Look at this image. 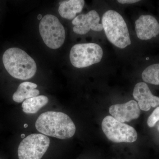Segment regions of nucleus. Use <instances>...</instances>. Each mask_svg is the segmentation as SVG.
<instances>
[{
  "instance_id": "16",
  "label": "nucleus",
  "mask_w": 159,
  "mask_h": 159,
  "mask_svg": "<svg viewBox=\"0 0 159 159\" xmlns=\"http://www.w3.org/2000/svg\"><path fill=\"white\" fill-rule=\"evenodd\" d=\"M159 121V107H157L148 117L147 124L149 127H153L156 123Z\"/></svg>"
},
{
  "instance_id": "3",
  "label": "nucleus",
  "mask_w": 159,
  "mask_h": 159,
  "mask_svg": "<svg viewBox=\"0 0 159 159\" xmlns=\"http://www.w3.org/2000/svg\"><path fill=\"white\" fill-rule=\"evenodd\" d=\"M102 22L106 35L112 44L122 49L130 45L131 42L127 25L119 12L108 10L103 14Z\"/></svg>"
},
{
  "instance_id": "5",
  "label": "nucleus",
  "mask_w": 159,
  "mask_h": 159,
  "mask_svg": "<svg viewBox=\"0 0 159 159\" xmlns=\"http://www.w3.org/2000/svg\"><path fill=\"white\" fill-rule=\"evenodd\" d=\"M103 51L100 46L95 43L77 44L72 47L70 58L72 65L83 68L101 61Z\"/></svg>"
},
{
  "instance_id": "10",
  "label": "nucleus",
  "mask_w": 159,
  "mask_h": 159,
  "mask_svg": "<svg viewBox=\"0 0 159 159\" xmlns=\"http://www.w3.org/2000/svg\"><path fill=\"white\" fill-rule=\"evenodd\" d=\"M135 30L139 39L147 40L159 34V24L151 15H142L135 21Z\"/></svg>"
},
{
  "instance_id": "4",
  "label": "nucleus",
  "mask_w": 159,
  "mask_h": 159,
  "mask_svg": "<svg viewBox=\"0 0 159 159\" xmlns=\"http://www.w3.org/2000/svg\"><path fill=\"white\" fill-rule=\"evenodd\" d=\"M39 31L45 44L50 48H59L65 40L64 28L58 19L53 15H46L42 18Z\"/></svg>"
},
{
  "instance_id": "17",
  "label": "nucleus",
  "mask_w": 159,
  "mask_h": 159,
  "mask_svg": "<svg viewBox=\"0 0 159 159\" xmlns=\"http://www.w3.org/2000/svg\"><path fill=\"white\" fill-rule=\"evenodd\" d=\"M139 0H118V2L121 4H133L139 2Z\"/></svg>"
},
{
  "instance_id": "13",
  "label": "nucleus",
  "mask_w": 159,
  "mask_h": 159,
  "mask_svg": "<svg viewBox=\"0 0 159 159\" xmlns=\"http://www.w3.org/2000/svg\"><path fill=\"white\" fill-rule=\"evenodd\" d=\"M37 87V84L33 83H22L12 96L13 101L20 103L24 102L26 99L37 97L40 93L39 90L35 89Z\"/></svg>"
},
{
  "instance_id": "12",
  "label": "nucleus",
  "mask_w": 159,
  "mask_h": 159,
  "mask_svg": "<svg viewBox=\"0 0 159 159\" xmlns=\"http://www.w3.org/2000/svg\"><path fill=\"white\" fill-rule=\"evenodd\" d=\"M85 2L84 0H69L59 2L58 12L61 17L74 20L77 13L82 11Z\"/></svg>"
},
{
  "instance_id": "19",
  "label": "nucleus",
  "mask_w": 159,
  "mask_h": 159,
  "mask_svg": "<svg viewBox=\"0 0 159 159\" xmlns=\"http://www.w3.org/2000/svg\"><path fill=\"white\" fill-rule=\"evenodd\" d=\"M21 138H23V139H24V138H25V134H22L21 135Z\"/></svg>"
},
{
  "instance_id": "8",
  "label": "nucleus",
  "mask_w": 159,
  "mask_h": 159,
  "mask_svg": "<svg viewBox=\"0 0 159 159\" xmlns=\"http://www.w3.org/2000/svg\"><path fill=\"white\" fill-rule=\"evenodd\" d=\"M99 21L100 17L98 12L95 10H91L87 14L77 16L73 20V31L79 34H87L90 30L102 31L103 26L99 23Z\"/></svg>"
},
{
  "instance_id": "2",
  "label": "nucleus",
  "mask_w": 159,
  "mask_h": 159,
  "mask_svg": "<svg viewBox=\"0 0 159 159\" xmlns=\"http://www.w3.org/2000/svg\"><path fill=\"white\" fill-rule=\"evenodd\" d=\"M3 64L7 72L16 79L26 80L34 77L36 63L25 51L19 48L8 49L3 54Z\"/></svg>"
},
{
  "instance_id": "20",
  "label": "nucleus",
  "mask_w": 159,
  "mask_h": 159,
  "mask_svg": "<svg viewBox=\"0 0 159 159\" xmlns=\"http://www.w3.org/2000/svg\"><path fill=\"white\" fill-rule=\"evenodd\" d=\"M28 125L27 124H25L24 125V127L25 128H27V127H28Z\"/></svg>"
},
{
  "instance_id": "1",
  "label": "nucleus",
  "mask_w": 159,
  "mask_h": 159,
  "mask_svg": "<svg viewBox=\"0 0 159 159\" xmlns=\"http://www.w3.org/2000/svg\"><path fill=\"white\" fill-rule=\"evenodd\" d=\"M35 126L43 134L60 139L72 138L76 129L71 118L66 114L58 111H47L41 114Z\"/></svg>"
},
{
  "instance_id": "21",
  "label": "nucleus",
  "mask_w": 159,
  "mask_h": 159,
  "mask_svg": "<svg viewBox=\"0 0 159 159\" xmlns=\"http://www.w3.org/2000/svg\"><path fill=\"white\" fill-rule=\"evenodd\" d=\"M158 130L159 131V127H158Z\"/></svg>"
},
{
  "instance_id": "11",
  "label": "nucleus",
  "mask_w": 159,
  "mask_h": 159,
  "mask_svg": "<svg viewBox=\"0 0 159 159\" xmlns=\"http://www.w3.org/2000/svg\"><path fill=\"white\" fill-rule=\"evenodd\" d=\"M134 98L138 101L140 109L148 111L151 107L159 105V97L154 96L145 82H139L135 86L133 92Z\"/></svg>"
},
{
  "instance_id": "18",
  "label": "nucleus",
  "mask_w": 159,
  "mask_h": 159,
  "mask_svg": "<svg viewBox=\"0 0 159 159\" xmlns=\"http://www.w3.org/2000/svg\"><path fill=\"white\" fill-rule=\"evenodd\" d=\"M42 16L41 15H39L38 16V19H42Z\"/></svg>"
},
{
  "instance_id": "9",
  "label": "nucleus",
  "mask_w": 159,
  "mask_h": 159,
  "mask_svg": "<svg viewBox=\"0 0 159 159\" xmlns=\"http://www.w3.org/2000/svg\"><path fill=\"white\" fill-rule=\"evenodd\" d=\"M109 112L115 119L123 123L138 119L141 112L136 101L132 100L123 104L111 106Z\"/></svg>"
},
{
  "instance_id": "6",
  "label": "nucleus",
  "mask_w": 159,
  "mask_h": 159,
  "mask_svg": "<svg viewBox=\"0 0 159 159\" xmlns=\"http://www.w3.org/2000/svg\"><path fill=\"white\" fill-rule=\"evenodd\" d=\"M102 128L107 139L116 143H132L138 138L137 131L134 127L119 122L111 116L104 118Z\"/></svg>"
},
{
  "instance_id": "22",
  "label": "nucleus",
  "mask_w": 159,
  "mask_h": 159,
  "mask_svg": "<svg viewBox=\"0 0 159 159\" xmlns=\"http://www.w3.org/2000/svg\"></svg>"
},
{
  "instance_id": "14",
  "label": "nucleus",
  "mask_w": 159,
  "mask_h": 159,
  "mask_svg": "<svg viewBox=\"0 0 159 159\" xmlns=\"http://www.w3.org/2000/svg\"><path fill=\"white\" fill-rule=\"evenodd\" d=\"M48 101V98L43 95L26 99L22 104L23 111L27 114L36 113Z\"/></svg>"
},
{
  "instance_id": "15",
  "label": "nucleus",
  "mask_w": 159,
  "mask_h": 159,
  "mask_svg": "<svg viewBox=\"0 0 159 159\" xmlns=\"http://www.w3.org/2000/svg\"><path fill=\"white\" fill-rule=\"evenodd\" d=\"M142 76L145 82L159 85V63L148 66L143 71Z\"/></svg>"
},
{
  "instance_id": "7",
  "label": "nucleus",
  "mask_w": 159,
  "mask_h": 159,
  "mask_svg": "<svg viewBox=\"0 0 159 159\" xmlns=\"http://www.w3.org/2000/svg\"><path fill=\"white\" fill-rule=\"evenodd\" d=\"M50 140L47 136L33 134L25 138L18 148L19 159H41L48 150Z\"/></svg>"
}]
</instances>
